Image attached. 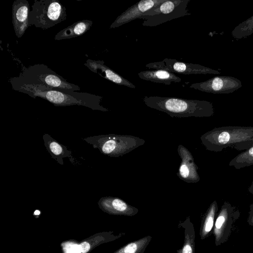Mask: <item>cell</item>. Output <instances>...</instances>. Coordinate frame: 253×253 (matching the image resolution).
<instances>
[{
    "mask_svg": "<svg viewBox=\"0 0 253 253\" xmlns=\"http://www.w3.org/2000/svg\"><path fill=\"white\" fill-rule=\"evenodd\" d=\"M12 88L33 98L39 97L47 100L55 106L78 105L88 107L93 110L108 111V109L100 105L102 97L93 94L50 87L42 84H23Z\"/></svg>",
    "mask_w": 253,
    "mask_h": 253,
    "instance_id": "cell-1",
    "label": "cell"
},
{
    "mask_svg": "<svg viewBox=\"0 0 253 253\" xmlns=\"http://www.w3.org/2000/svg\"><path fill=\"white\" fill-rule=\"evenodd\" d=\"M143 100L148 107L171 117H208L214 114L212 103L205 100L158 96H146Z\"/></svg>",
    "mask_w": 253,
    "mask_h": 253,
    "instance_id": "cell-2",
    "label": "cell"
},
{
    "mask_svg": "<svg viewBox=\"0 0 253 253\" xmlns=\"http://www.w3.org/2000/svg\"><path fill=\"white\" fill-rule=\"evenodd\" d=\"M253 126H237L215 127L200 137L207 150L216 152L227 147L247 150L253 145Z\"/></svg>",
    "mask_w": 253,
    "mask_h": 253,
    "instance_id": "cell-3",
    "label": "cell"
},
{
    "mask_svg": "<svg viewBox=\"0 0 253 253\" xmlns=\"http://www.w3.org/2000/svg\"><path fill=\"white\" fill-rule=\"evenodd\" d=\"M9 82L12 85V87L23 84H42L69 91L80 90V87L78 85L68 82L43 64H37L28 67H24L19 75L11 78Z\"/></svg>",
    "mask_w": 253,
    "mask_h": 253,
    "instance_id": "cell-4",
    "label": "cell"
},
{
    "mask_svg": "<svg viewBox=\"0 0 253 253\" xmlns=\"http://www.w3.org/2000/svg\"><path fill=\"white\" fill-rule=\"evenodd\" d=\"M94 148L106 155L119 157L144 144L145 141L137 136L128 135H100L84 139Z\"/></svg>",
    "mask_w": 253,
    "mask_h": 253,
    "instance_id": "cell-5",
    "label": "cell"
},
{
    "mask_svg": "<svg viewBox=\"0 0 253 253\" xmlns=\"http://www.w3.org/2000/svg\"><path fill=\"white\" fill-rule=\"evenodd\" d=\"M66 7L57 0H35L29 15V27L46 30L65 21Z\"/></svg>",
    "mask_w": 253,
    "mask_h": 253,
    "instance_id": "cell-6",
    "label": "cell"
},
{
    "mask_svg": "<svg viewBox=\"0 0 253 253\" xmlns=\"http://www.w3.org/2000/svg\"><path fill=\"white\" fill-rule=\"evenodd\" d=\"M191 0H166L148 11L142 19L144 26L154 27L171 20L191 14L188 5Z\"/></svg>",
    "mask_w": 253,
    "mask_h": 253,
    "instance_id": "cell-7",
    "label": "cell"
},
{
    "mask_svg": "<svg viewBox=\"0 0 253 253\" xmlns=\"http://www.w3.org/2000/svg\"><path fill=\"white\" fill-rule=\"evenodd\" d=\"M145 67L154 70H163L171 73L184 75L219 74L220 72L198 64L187 63L176 59L165 58L163 60L148 63Z\"/></svg>",
    "mask_w": 253,
    "mask_h": 253,
    "instance_id": "cell-8",
    "label": "cell"
},
{
    "mask_svg": "<svg viewBox=\"0 0 253 253\" xmlns=\"http://www.w3.org/2000/svg\"><path fill=\"white\" fill-rule=\"evenodd\" d=\"M241 82L235 77L217 76L206 81L194 83L190 88L214 94L230 93L241 88Z\"/></svg>",
    "mask_w": 253,
    "mask_h": 253,
    "instance_id": "cell-9",
    "label": "cell"
},
{
    "mask_svg": "<svg viewBox=\"0 0 253 253\" xmlns=\"http://www.w3.org/2000/svg\"><path fill=\"white\" fill-rule=\"evenodd\" d=\"M166 0H142L128 8L118 16L110 26L116 28L143 16L148 11L162 4Z\"/></svg>",
    "mask_w": 253,
    "mask_h": 253,
    "instance_id": "cell-10",
    "label": "cell"
},
{
    "mask_svg": "<svg viewBox=\"0 0 253 253\" xmlns=\"http://www.w3.org/2000/svg\"><path fill=\"white\" fill-rule=\"evenodd\" d=\"M177 152L181 159V163L176 173L177 176L189 183L199 181L200 176L197 172L199 168L191 152L181 144L178 145Z\"/></svg>",
    "mask_w": 253,
    "mask_h": 253,
    "instance_id": "cell-11",
    "label": "cell"
},
{
    "mask_svg": "<svg viewBox=\"0 0 253 253\" xmlns=\"http://www.w3.org/2000/svg\"><path fill=\"white\" fill-rule=\"evenodd\" d=\"M98 205L102 211L112 215L132 216L138 212L136 208L117 197H102L99 200Z\"/></svg>",
    "mask_w": 253,
    "mask_h": 253,
    "instance_id": "cell-12",
    "label": "cell"
},
{
    "mask_svg": "<svg viewBox=\"0 0 253 253\" xmlns=\"http://www.w3.org/2000/svg\"><path fill=\"white\" fill-rule=\"evenodd\" d=\"M30 6L27 0H15L12 5V24L15 35L21 38L29 27Z\"/></svg>",
    "mask_w": 253,
    "mask_h": 253,
    "instance_id": "cell-13",
    "label": "cell"
},
{
    "mask_svg": "<svg viewBox=\"0 0 253 253\" xmlns=\"http://www.w3.org/2000/svg\"><path fill=\"white\" fill-rule=\"evenodd\" d=\"M84 65L91 71L98 74L103 78L117 84L124 85L132 88L136 87L135 85L128 80L106 66L103 60L87 59L86 63H84Z\"/></svg>",
    "mask_w": 253,
    "mask_h": 253,
    "instance_id": "cell-14",
    "label": "cell"
},
{
    "mask_svg": "<svg viewBox=\"0 0 253 253\" xmlns=\"http://www.w3.org/2000/svg\"><path fill=\"white\" fill-rule=\"evenodd\" d=\"M125 233L115 234L112 231L97 233L88 237L79 243L81 253H89L101 244L113 241L121 238Z\"/></svg>",
    "mask_w": 253,
    "mask_h": 253,
    "instance_id": "cell-15",
    "label": "cell"
},
{
    "mask_svg": "<svg viewBox=\"0 0 253 253\" xmlns=\"http://www.w3.org/2000/svg\"><path fill=\"white\" fill-rule=\"evenodd\" d=\"M138 75L142 80L166 85L181 81V79L174 73L163 70L141 71Z\"/></svg>",
    "mask_w": 253,
    "mask_h": 253,
    "instance_id": "cell-16",
    "label": "cell"
},
{
    "mask_svg": "<svg viewBox=\"0 0 253 253\" xmlns=\"http://www.w3.org/2000/svg\"><path fill=\"white\" fill-rule=\"evenodd\" d=\"M92 25V21L90 20L77 21L59 31L55 36L54 40H65L81 36L88 31Z\"/></svg>",
    "mask_w": 253,
    "mask_h": 253,
    "instance_id": "cell-17",
    "label": "cell"
},
{
    "mask_svg": "<svg viewBox=\"0 0 253 253\" xmlns=\"http://www.w3.org/2000/svg\"><path fill=\"white\" fill-rule=\"evenodd\" d=\"M44 145L51 157L55 159L58 163L63 165V159L71 157V152L67 148L54 139L48 134L43 136Z\"/></svg>",
    "mask_w": 253,
    "mask_h": 253,
    "instance_id": "cell-18",
    "label": "cell"
},
{
    "mask_svg": "<svg viewBox=\"0 0 253 253\" xmlns=\"http://www.w3.org/2000/svg\"><path fill=\"white\" fill-rule=\"evenodd\" d=\"M179 227L184 229V240L183 246L176 251L177 253H195V230L189 217L183 221H180L178 224Z\"/></svg>",
    "mask_w": 253,
    "mask_h": 253,
    "instance_id": "cell-19",
    "label": "cell"
},
{
    "mask_svg": "<svg viewBox=\"0 0 253 253\" xmlns=\"http://www.w3.org/2000/svg\"><path fill=\"white\" fill-rule=\"evenodd\" d=\"M152 237L147 236L123 246L113 253H144Z\"/></svg>",
    "mask_w": 253,
    "mask_h": 253,
    "instance_id": "cell-20",
    "label": "cell"
},
{
    "mask_svg": "<svg viewBox=\"0 0 253 253\" xmlns=\"http://www.w3.org/2000/svg\"><path fill=\"white\" fill-rule=\"evenodd\" d=\"M253 165V145L235 158L229 163L230 167L240 169Z\"/></svg>",
    "mask_w": 253,
    "mask_h": 253,
    "instance_id": "cell-21",
    "label": "cell"
},
{
    "mask_svg": "<svg viewBox=\"0 0 253 253\" xmlns=\"http://www.w3.org/2000/svg\"><path fill=\"white\" fill-rule=\"evenodd\" d=\"M253 33V15L237 25L232 31V37L240 40L246 38Z\"/></svg>",
    "mask_w": 253,
    "mask_h": 253,
    "instance_id": "cell-22",
    "label": "cell"
},
{
    "mask_svg": "<svg viewBox=\"0 0 253 253\" xmlns=\"http://www.w3.org/2000/svg\"><path fill=\"white\" fill-rule=\"evenodd\" d=\"M216 208V203L215 201H214L211 204L208 211L207 214L201 228L200 236L201 239L205 238L211 231L213 227L214 217Z\"/></svg>",
    "mask_w": 253,
    "mask_h": 253,
    "instance_id": "cell-23",
    "label": "cell"
},
{
    "mask_svg": "<svg viewBox=\"0 0 253 253\" xmlns=\"http://www.w3.org/2000/svg\"><path fill=\"white\" fill-rule=\"evenodd\" d=\"M63 253H81L79 244H77L75 241H68L67 242H63L61 244Z\"/></svg>",
    "mask_w": 253,
    "mask_h": 253,
    "instance_id": "cell-24",
    "label": "cell"
},
{
    "mask_svg": "<svg viewBox=\"0 0 253 253\" xmlns=\"http://www.w3.org/2000/svg\"><path fill=\"white\" fill-rule=\"evenodd\" d=\"M224 221V216L222 214L219 215L218 217L217 218L215 223V226L216 229H219L222 227Z\"/></svg>",
    "mask_w": 253,
    "mask_h": 253,
    "instance_id": "cell-25",
    "label": "cell"
},
{
    "mask_svg": "<svg viewBox=\"0 0 253 253\" xmlns=\"http://www.w3.org/2000/svg\"><path fill=\"white\" fill-rule=\"evenodd\" d=\"M249 191L250 192L253 194V182H252L251 185L250 186Z\"/></svg>",
    "mask_w": 253,
    "mask_h": 253,
    "instance_id": "cell-26",
    "label": "cell"
},
{
    "mask_svg": "<svg viewBox=\"0 0 253 253\" xmlns=\"http://www.w3.org/2000/svg\"><path fill=\"white\" fill-rule=\"evenodd\" d=\"M252 141H253V138L252 139Z\"/></svg>",
    "mask_w": 253,
    "mask_h": 253,
    "instance_id": "cell-27",
    "label": "cell"
}]
</instances>
